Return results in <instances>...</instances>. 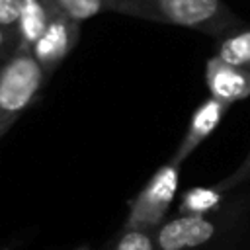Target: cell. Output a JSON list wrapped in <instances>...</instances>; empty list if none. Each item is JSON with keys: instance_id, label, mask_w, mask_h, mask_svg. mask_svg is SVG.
I'll use <instances>...</instances> for the list:
<instances>
[{"instance_id": "5bb4252c", "label": "cell", "mask_w": 250, "mask_h": 250, "mask_svg": "<svg viewBox=\"0 0 250 250\" xmlns=\"http://www.w3.org/2000/svg\"><path fill=\"white\" fill-rule=\"evenodd\" d=\"M18 49H20L18 29L8 27V25H0V64L10 61Z\"/></svg>"}, {"instance_id": "7a4b0ae2", "label": "cell", "mask_w": 250, "mask_h": 250, "mask_svg": "<svg viewBox=\"0 0 250 250\" xmlns=\"http://www.w3.org/2000/svg\"><path fill=\"white\" fill-rule=\"evenodd\" d=\"M47 76L31 51L18 49L0 68V139L37 102Z\"/></svg>"}, {"instance_id": "277c9868", "label": "cell", "mask_w": 250, "mask_h": 250, "mask_svg": "<svg viewBox=\"0 0 250 250\" xmlns=\"http://www.w3.org/2000/svg\"><path fill=\"white\" fill-rule=\"evenodd\" d=\"M78 37L80 21H74L57 10L31 49L35 61L39 62L47 78H51L61 66V62L70 55V51L78 43Z\"/></svg>"}, {"instance_id": "8992f818", "label": "cell", "mask_w": 250, "mask_h": 250, "mask_svg": "<svg viewBox=\"0 0 250 250\" xmlns=\"http://www.w3.org/2000/svg\"><path fill=\"white\" fill-rule=\"evenodd\" d=\"M205 84L209 96L232 105L244 98H250V72L223 61L213 55L205 62Z\"/></svg>"}, {"instance_id": "5b68a950", "label": "cell", "mask_w": 250, "mask_h": 250, "mask_svg": "<svg viewBox=\"0 0 250 250\" xmlns=\"http://www.w3.org/2000/svg\"><path fill=\"white\" fill-rule=\"evenodd\" d=\"M217 225L203 215H178L156 229V250H191L213 238Z\"/></svg>"}, {"instance_id": "2e32d148", "label": "cell", "mask_w": 250, "mask_h": 250, "mask_svg": "<svg viewBox=\"0 0 250 250\" xmlns=\"http://www.w3.org/2000/svg\"><path fill=\"white\" fill-rule=\"evenodd\" d=\"M76 250H90V248H86V246H82V248H76Z\"/></svg>"}, {"instance_id": "30bf717a", "label": "cell", "mask_w": 250, "mask_h": 250, "mask_svg": "<svg viewBox=\"0 0 250 250\" xmlns=\"http://www.w3.org/2000/svg\"><path fill=\"white\" fill-rule=\"evenodd\" d=\"M225 191H221L215 184L213 186H197L189 188L182 193L178 211L180 215H207L215 211L223 201Z\"/></svg>"}, {"instance_id": "52a82bcc", "label": "cell", "mask_w": 250, "mask_h": 250, "mask_svg": "<svg viewBox=\"0 0 250 250\" xmlns=\"http://www.w3.org/2000/svg\"><path fill=\"white\" fill-rule=\"evenodd\" d=\"M229 105L219 102L217 98L209 96L207 100H203L191 113V119H189V125L182 137V141L178 143L174 154L170 156L168 162L176 164V166H182V162L217 129V125L221 123L223 115L227 113Z\"/></svg>"}, {"instance_id": "4fadbf2b", "label": "cell", "mask_w": 250, "mask_h": 250, "mask_svg": "<svg viewBox=\"0 0 250 250\" xmlns=\"http://www.w3.org/2000/svg\"><path fill=\"white\" fill-rule=\"evenodd\" d=\"M246 182H250V150H248V154H246V158L238 164V168L230 174V176H227V178H223L221 182H217L215 186L221 189V191H230V189H234V188H238V186H242V184H246Z\"/></svg>"}, {"instance_id": "3957f363", "label": "cell", "mask_w": 250, "mask_h": 250, "mask_svg": "<svg viewBox=\"0 0 250 250\" xmlns=\"http://www.w3.org/2000/svg\"><path fill=\"white\" fill-rule=\"evenodd\" d=\"M180 184V166L166 162L162 164L150 180L143 186V189L129 201V213L123 223V229L141 227L156 230L176 197Z\"/></svg>"}, {"instance_id": "7c38bea8", "label": "cell", "mask_w": 250, "mask_h": 250, "mask_svg": "<svg viewBox=\"0 0 250 250\" xmlns=\"http://www.w3.org/2000/svg\"><path fill=\"white\" fill-rule=\"evenodd\" d=\"M113 250H156V230L141 227L123 229Z\"/></svg>"}, {"instance_id": "9a60e30c", "label": "cell", "mask_w": 250, "mask_h": 250, "mask_svg": "<svg viewBox=\"0 0 250 250\" xmlns=\"http://www.w3.org/2000/svg\"><path fill=\"white\" fill-rule=\"evenodd\" d=\"M21 14V0H0V25L16 27Z\"/></svg>"}, {"instance_id": "6da1fadb", "label": "cell", "mask_w": 250, "mask_h": 250, "mask_svg": "<svg viewBox=\"0 0 250 250\" xmlns=\"http://www.w3.org/2000/svg\"><path fill=\"white\" fill-rule=\"evenodd\" d=\"M133 18L188 27L211 37H225L242 27L240 18L223 0H129Z\"/></svg>"}, {"instance_id": "9c48e42d", "label": "cell", "mask_w": 250, "mask_h": 250, "mask_svg": "<svg viewBox=\"0 0 250 250\" xmlns=\"http://www.w3.org/2000/svg\"><path fill=\"white\" fill-rule=\"evenodd\" d=\"M55 6L61 14L80 23L105 12L133 18V6L129 0H55Z\"/></svg>"}, {"instance_id": "e0dca14e", "label": "cell", "mask_w": 250, "mask_h": 250, "mask_svg": "<svg viewBox=\"0 0 250 250\" xmlns=\"http://www.w3.org/2000/svg\"><path fill=\"white\" fill-rule=\"evenodd\" d=\"M0 68H2V64H0Z\"/></svg>"}, {"instance_id": "ba28073f", "label": "cell", "mask_w": 250, "mask_h": 250, "mask_svg": "<svg viewBox=\"0 0 250 250\" xmlns=\"http://www.w3.org/2000/svg\"><path fill=\"white\" fill-rule=\"evenodd\" d=\"M57 12L55 0H21V14L16 23L20 49L31 51L35 41L41 37L49 20Z\"/></svg>"}, {"instance_id": "8fae6325", "label": "cell", "mask_w": 250, "mask_h": 250, "mask_svg": "<svg viewBox=\"0 0 250 250\" xmlns=\"http://www.w3.org/2000/svg\"><path fill=\"white\" fill-rule=\"evenodd\" d=\"M217 57L250 72V27H238L221 37Z\"/></svg>"}]
</instances>
